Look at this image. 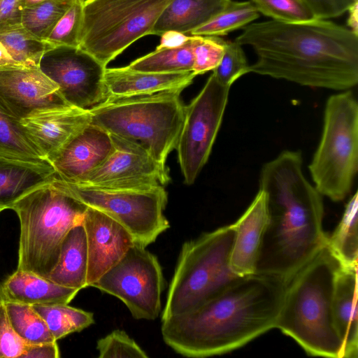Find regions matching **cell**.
I'll return each instance as SVG.
<instances>
[{
    "label": "cell",
    "instance_id": "6da1fadb",
    "mask_svg": "<svg viewBox=\"0 0 358 358\" xmlns=\"http://www.w3.org/2000/svg\"><path fill=\"white\" fill-rule=\"evenodd\" d=\"M243 28L235 41L257 56L250 72L334 90L358 83V35L348 28L320 19L271 20Z\"/></svg>",
    "mask_w": 358,
    "mask_h": 358
},
{
    "label": "cell",
    "instance_id": "7a4b0ae2",
    "mask_svg": "<svg viewBox=\"0 0 358 358\" xmlns=\"http://www.w3.org/2000/svg\"><path fill=\"white\" fill-rule=\"evenodd\" d=\"M287 283L261 273L241 277L195 309L162 321L164 341L189 357L239 348L275 327Z\"/></svg>",
    "mask_w": 358,
    "mask_h": 358
},
{
    "label": "cell",
    "instance_id": "3957f363",
    "mask_svg": "<svg viewBox=\"0 0 358 358\" xmlns=\"http://www.w3.org/2000/svg\"><path fill=\"white\" fill-rule=\"evenodd\" d=\"M302 165L301 152L287 150L261 169L268 220L255 273L288 282L327 243L322 195L306 178Z\"/></svg>",
    "mask_w": 358,
    "mask_h": 358
},
{
    "label": "cell",
    "instance_id": "277c9868",
    "mask_svg": "<svg viewBox=\"0 0 358 358\" xmlns=\"http://www.w3.org/2000/svg\"><path fill=\"white\" fill-rule=\"evenodd\" d=\"M341 262L326 243L287 282L275 327L312 356L341 358L333 317Z\"/></svg>",
    "mask_w": 358,
    "mask_h": 358
},
{
    "label": "cell",
    "instance_id": "5b68a950",
    "mask_svg": "<svg viewBox=\"0 0 358 358\" xmlns=\"http://www.w3.org/2000/svg\"><path fill=\"white\" fill-rule=\"evenodd\" d=\"M181 90L132 96H108L90 108L91 124L142 146L166 164L176 149L185 118Z\"/></svg>",
    "mask_w": 358,
    "mask_h": 358
},
{
    "label": "cell",
    "instance_id": "8992f818",
    "mask_svg": "<svg viewBox=\"0 0 358 358\" xmlns=\"http://www.w3.org/2000/svg\"><path fill=\"white\" fill-rule=\"evenodd\" d=\"M87 206L54 181L31 191L10 209L18 216V270L47 278L55 266L69 231L82 222Z\"/></svg>",
    "mask_w": 358,
    "mask_h": 358
},
{
    "label": "cell",
    "instance_id": "52a82bcc",
    "mask_svg": "<svg viewBox=\"0 0 358 358\" xmlns=\"http://www.w3.org/2000/svg\"><path fill=\"white\" fill-rule=\"evenodd\" d=\"M234 236L232 224L183 243L162 321L195 309L241 278L230 266Z\"/></svg>",
    "mask_w": 358,
    "mask_h": 358
},
{
    "label": "cell",
    "instance_id": "ba28073f",
    "mask_svg": "<svg viewBox=\"0 0 358 358\" xmlns=\"http://www.w3.org/2000/svg\"><path fill=\"white\" fill-rule=\"evenodd\" d=\"M323 122L308 169L320 194L341 201L351 192L358 171V103L350 90L328 98Z\"/></svg>",
    "mask_w": 358,
    "mask_h": 358
},
{
    "label": "cell",
    "instance_id": "9c48e42d",
    "mask_svg": "<svg viewBox=\"0 0 358 358\" xmlns=\"http://www.w3.org/2000/svg\"><path fill=\"white\" fill-rule=\"evenodd\" d=\"M171 0H85L79 48L103 66L151 35Z\"/></svg>",
    "mask_w": 358,
    "mask_h": 358
},
{
    "label": "cell",
    "instance_id": "30bf717a",
    "mask_svg": "<svg viewBox=\"0 0 358 358\" xmlns=\"http://www.w3.org/2000/svg\"><path fill=\"white\" fill-rule=\"evenodd\" d=\"M55 183L85 206L108 215L143 247L154 243L170 224L164 214L168 195L164 187L151 190L104 189L65 182Z\"/></svg>",
    "mask_w": 358,
    "mask_h": 358
},
{
    "label": "cell",
    "instance_id": "8fae6325",
    "mask_svg": "<svg viewBox=\"0 0 358 358\" xmlns=\"http://www.w3.org/2000/svg\"><path fill=\"white\" fill-rule=\"evenodd\" d=\"M164 278L157 257L133 245L123 257L91 287L113 295L136 320H155L161 310Z\"/></svg>",
    "mask_w": 358,
    "mask_h": 358
},
{
    "label": "cell",
    "instance_id": "7c38bea8",
    "mask_svg": "<svg viewBox=\"0 0 358 358\" xmlns=\"http://www.w3.org/2000/svg\"><path fill=\"white\" fill-rule=\"evenodd\" d=\"M230 87L212 73L199 94L185 106V118L176 149L185 183L194 182L206 164L220 129Z\"/></svg>",
    "mask_w": 358,
    "mask_h": 358
},
{
    "label": "cell",
    "instance_id": "4fadbf2b",
    "mask_svg": "<svg viewBox=\"0 0 358 358\" xmlns=\"http://www.w3.org/2000/svg\"><path fill=\"white\" fill-rule=\"evenodd\" d=\"M38 67L71 106L90 110L108 96L103 81L106 67L80 48L52 47L43 53Z\"/></svg>",
    "mask_w": 358,
    "mask_h": 358
},
{
    "label": "cell",
    "instance_id": "5bb4252c",
    "mask_svg": "<svg viewBox=\"0 0 358 358\" xmlns=\"http://www.w3.org/2000/svg\"><path fill=\"white\" fill-rule=\"evenodd\" d=\"M115 150L96 169L73 184L104 189L151 190L170 181L166 164L139 144L110 135Z\"/></svg>",
    "mask_w": 358,
    "mask_h": 358
},
{
    "label": "cell",
    "instance_id": "9a60e30c",
    "mask_svg": "<svg viewBox=\"0 0 358 358\" xmlns=\"http://www.w3.org/2000/svg\"><path fill=\"white\" fill-rule=\"evenodd\" d=\"M0 101L20 120L70 106L38 66L24 65L0 66Z\"/></svg>",
    "mask_w": 358,
    "mask_h": 358
},
{
    "label": "cell",
    "instance_id": "2e32d148",
    "mask_svg": "<svg viewBox=\"0 0 358 358\" xmlns=\"http://www.w3.org/2000/svg\"><path fill=\"white\" fill-rule=\"evenodd\" d=\"M87 245V287L115 265L135 244L129 232L108 215L87 207L82 220Z\"/></svg>",
    "mask_w": 358,
    "mask_h": 358
},
{
    "label": "cell",
    "instance_id": "e0dca14e",
    "mask_svg": "<svg viewBox=\"0 0 358 358\" xmlns=\"http://www.w3.org/2000/svg\"><path fill=\"white\" fill-rule=\"evenodd\" d=\"M114 150L110 134L90 124L46 159L59 179L75 183L101 165Z\"/></svg>",
    "mask_w": 358,
    "mask_h": 358
},
{
    "label": "cell",
    "instance_id": "ac0fdd59",
    "mask_svg": "<svg viewBox=\"0 0 358 358\" xmlns=\"http://www.w3.org/2000/svg\"><path fill=\"white\" fill-rule=\"evenodd\" d=\"M20 121L46 159L90 124L92 116L89 110L70 106L40 113Z\"/></svg>",
    "mask_w": 358,
    "mask_h": 358
},
{
    "label": "cell",
    "instance_id": "d6986e66",
    "mask_svg": "<svg viewBox=\"0 0 358 358\" xmlns=\"http://www.w3.org/2000/svg\"><path fill=\"white\" fill-rule=\"evenodd\" d=\"M267 220L266 195L259 189L248 209L234 223L235 236L230 266L237 275L243 277L255 273Z\"/></svg>",
    "mask_w": 358,
    "mask_h": 358
},
{
    "label": "cell",
    "instance_id": "ffe728a7",
    "mask_svg": "<svg viewBox=\"0 0 358 358\" xmlns=\"http://www.w3.org/2000/svg\"><path fill=\"white\" fill-rule=\"evenodd\" d=\"M195 77L193 71L159 73L141 72L124 66L106 68L103 81L108 96L122 97L183 90Z\"/></svg>",
    "mask_w": 358,
    "mask_h": 358
},
{
    "label": "cell",
    "instance_id": "44dd1931",
    "mask_svg": "<svg viewBox=\"0 0 358 358\" xmlns=\"http://www.w3.org/2000/svg\"><path fill=\"white\" fill-rule=\"evenodd\" d=\"M57 173L47 159L26 160L0 156V208L13 205L35 189L54 181Z\"/></svg>",
    "mask_w": 358,
    "mask_h": 358
},
{
    "label": "cell",
    "instance_id": "7402d4cb",
    "mask_svg": "<svg viewBox=\"0 0 358 358\" xmlns=\"http://www.w3.org/2000/svg\"><path fill=\"white\" fill-rule=\"evenodd\" d=\"M332 310L334 324L343 343L341 358H357V267L340 268L335 282Z\"/></svg>",
    "mask_w": 358,
    "mask_h": 358
},
{
    "label": "cell",
    "instance_id": "603a6c76",
    "mask_svg": "<svg viewBox=\"0 0 358 358\" xmlns=\"http://www.w3.org/2000/svg\"><path fill=\"white\" fill-rule=\"evenodd\" d=\"M1 287L4 301L29 305L69 304L80 291L18 269L8 277Z\"/></svg>",
    "mask_w": 358,
    "mask_h": 358
},
{
    "label": "cell",
    "instance_id": "cb8c5ba5",
    "mask_svg": "<svg viewBox=\"0 0 358 358\" xmlns=\"http://www.w3.org/2000/svg\"><path fill=\"white\" fill-rule=\"evenodd\" d=\"M231 0H171L156 21L151 35L166 31L190 34L224 10Z\"/></svg>",
    "mask_w": 358,
    "mask_h": 358
},
{
    "label": "cell",
    "instance_id": "d4e9b609",
    "mask_svg": "<svg viewBox=\"0 0 358 358\" xmlns=\"http://www.w3.org/2000/svg\"><path fill=\"white\" fill-rule=\"evenodd\" d=\"M87 238L80 222L73 227L64 238L58 261L47 279L80 290L87 287Z\"/></svg>",
    "mask_w": 358,
    "mask_h": 358
},
{
    "label": "cell",
    "instance_id": "484cf974",
    "mask_svg": "<svg viewBox=\"0 0 358 358\" xmlns=\"http://www.w3.org/2000/svg\"><path fill=\"white\" fill-rule=\"evenodd\" d=\"M357 210L358 193L356 191L346 204L336 229L327 237V245L345 267H357Z\"/></svg>",
    "mask_w": 358,
    "mask_h": 358
},
{
    "label": "cell",
    "instance_id": "4316f807",
    "mask_svg": "<svg viewBox=\"0 0 358 358\" xmlns=\"http://www.w3.org/2000/svg\"><path fill=\"white\" fill-rule=\"evenodd\" d=\"M194 36L182 46L173 48H156L127 66L134 71L169 73L192 71L194 66Z\"/></svg>",
    "mask_w": 358,
    "mask_h": 358
},
{
    "label": "cell",
    "instance_id": "83f0119b",
    "mask_svg": "<svg viewBox=\"0 0 358 358\" xmlns=\"http://www.w3.org/2000/svg\"><path fill=\"white\" fill-rule=\"evenodd\" d=\"M0 42L19 65L38 66L43 53L52 48L28 31L21 22L0 24Z\"/></svg>",
    "mask_w": 358,
    "mask_h": 358
},
{
    "label": "cell",
    "instance_id": "f1b7e54d",
    "mask_svg": "<svg viewBox=\"0 0 358 358\" xmlns=\"http://www.w3.org/2000/svg\"><path fill=\"white\" fill-rule=\"evenodd\" d=\"M0 156L26 160L45 159L29 138L21 121L1 101Z\"/></svg>",
    "mask_w": 358,
    "mask_h": 358
},
{
    "label": "cell",
    "instance_id": "f546056e",
    "mask_svg": "<svg viewBox=\"0 0 358 358\" xmlns=\"http://www.w3.org/2000/svg\"><path fill=\"white\" fill-rule=\"evenodd\" d=\"M34 309L46 322L57 341L67 335L78 332L94 322V314L69 304H36Z\"/></svg>",
    "mask_w": 358,
    "mask_h": 358
},
{
    "label": "cell",
    "instance_id": "4dcf8cb0",
    "mask_svg": "<svg viewBox=\"0 0 358 358\" xmlns=\"http://www.w3.org/2000/svg\"><path fill=\"white\" fill-rule=\"evenodd\" d=\"M259 16V12L251 1H231L227 7L206 24L193 30L190 34L222 36L243 28Z\"/></svg>",
    "mask_w": 358,
    "mask_h": 358
},
{
    "label": "cell",
    "instance_id": "1f68e13d",
    "mask_svg": "<svg viewBox=\"0 0 358 358\" xmlns=\"http://www.w3.org/2000/svg\"><path fill=\"white\" fill-rule=\"evenodd\" d=\"M76 0H43L24 7L22 25L31 34L45 41L52 29Z\"/></svg>",
    "mask_w": 358,
    "mask_h": 358
},
{
    "label": "cell",
    "instance_id": "d6a6232c",
    "mask_svg": "<svg viewBox=\"0 0 358 358\" xmlns=\"http://www.w3.org/2000/svg\"><path fill=\"white\" fill-rule=\"evenodd\" d=\"M10 322L27 344L55 341L43 317L31 305L4 301Z\"/></svg>",
    "mask_w": 358,
    "mask_h": 358
},
{
    "label": "cell",
    "instance_id": "836d02e7",
    "mask_svg": "<svg viewBox=\"0 0 358 358\" xmlns=\"http://www.w3.org/2000/svg\"><path fill=\"white\" fill-rule=\"evenodd\" d=\"M84 1L76 0L58 21L45 41L51 47L79 48Z\"/></svg>",
    "mask_w": 358,
    "mask_h": 358
},
{
    "label": "cell",
    "instance_id": "e575fe53",
    "mask_svg": "<svg viewBox=\"0 0 358 358\" xmlns=\"http://www.w3.org/2000/svg\"><path fill=\"white\" fill-rule=\"evenodd\" d=\"M258 11L273 20L301 22L316 19L301 0H250Z\"/></svg>",
    "mask_w": 358,
    "mask_h": 358
},
{
    "label": "cell",
    "instance_id": "d590c367",
    "mask_svg": "<svg viewBox=\"0 0 358 358\" xmlns=\"http://www.w3.org/2000/svg\"><path fill=\"white\" fill-rule=\"evenodd\" d=\"M249 66L242 45L225 41L224 55L213 73L220 83L231 87L237 79L250 73Z\"/></svg>",
    "mask_w": 358,
    "mask_h": 358
},
{
    "label": "cell",
    "instance_id": "8d00e7d4",
    "mask_svg": "<svg viewBox=\"0 0 358 358\" xmlns=\"http://www.w3.org/2000/svg\"><path fill=\"white\" fill-rule=\"evenodd\" d=\"M194 36V66L196 76L213 71L220 64L224 52L225 41L217 36Z\"/></svg>",
    "mask_w": 358,
    "mask_h": 358
},
{
    "label": "cell",
    "instance_id": "74e56055",
    "mask_svg": "<svg viewBox=\"0 0 358 358\" xmlns=\"http://www.w3.org/2000/svg\"><path fill=\"white\" fill-rule=\"evenodd\" d=\"M99 358H148V354L125 331L116 329L99 339Z\"/></svg>",
    "mask_w": 358,
    "mask_h": 358
},
{
    "label": "cell",
    "instance_id": "f35d334b",
    "mask_svg": "<svg viewBox=\"0 0 358 358\" xmlns=\"http://www.w3.org/2000/svg\"><path fill=\"white\" fill-rule=\"evenodd\" d=\"M26 345L13 328L3 301L0 306V358H20Z\"/></svg>",
    "mask_w": 358,
    "mask_h": 358
},
{
    "label": "cell",
    "instance_id": "ab89813d",
    "mask_svg": "<svg viewBox=\"0 0 358 358\" xmlns=\"http://www.w3.org/2000/svg\"><path fill=\"white\" fill-rule=\"evenodd\" d=\"M313 12L316 19L328 20L337 17L358 0H301Z\"/></svg>",
    "mask_w": 358,
    "mask_h": 358
},
{
    "label": "cell",
    "instance_id": "60d3db41",
    "mask_svg": "<svg viewBox=\"0 0 358 358\" xmlns=\"http://www.w3.org/2000/svg\"><path fill=\"white\" fill-rule=\"evenodd\" d=\"M59 350L57 341L27 344L20 358H59Z\"/></svg>",
    "mask_w": 358,
    "mask_h": 358
},
{
    "label": "cell",
    "instance_id": "b9f144b4",
    "mask_svg": "<svg viewBox=\"0 0 358 358\" xmlns=\"http://www.w3.org/2000/svg\"><path fill=\"white\" fill-rule=\"evenodd\" d=\"M26 0H0V24L21 22V15Z\"/></svg>",
    "mask_w": 358,
    "mask_h": 358
},
{
    "label": "cell",
    "instance_id": "7bdbcfd3",
    "mask_svg": "<svg viewBox=\"0 0 358 358\" xmlns=\"http://www.w3.org/2000/svg\"><path fill=\"white\" fill-rule=\"evenodd\" d=\"M160 43L156 48H173L183 45L189 36L176 31H166L161 36Z\"/></svg>",
    "mask_w": 358,
    "mask_h": 358
},
{
    "label": "cell",
    "instance_id": "ee69618b",
    "mask_svg": "<svg viewBox=\"0 0 358 358\" xmlns=\"http://www.w3.org/2000/svg\"><path fill=\"white\" fill-rule=\"evenodd\" d=\"M348 11L349 15L347 20L348 29L358 35V2L354 3Z\"/></svg>",
    "mask_w": 358,
    "mask_h": 358
},
{
    "label": "cell",
    "instance_id": "f6af8a7d",
    "mask_svg": "<svg viewBox=\"0 0 358 358\" xmlns=\"http://www.w3.org/2000/svg\"><path fill=\"white\" fill-rule=\"evenodd\" d=\"M17 64L9 55L7 50L0 42V66Z\"/></svg>",
    "mask_w": 358,
    "mask_h": 358
},
{
    "label": "cell",
    "instance_id": "bcb514c9",
    "mask_svg": "<svg viewBox=\"0 0 358 358\" xmlns=\"http://www.w3.org/2000/svg\"><path fill=\"white\" fill-rule=\"evenodd\" d=\"M42 1H43V0H26V3H27L26 6L34 4V3H38Z\"/></svg>",
    "mask_w": 358,
    "mask_h": 358
},
{
    "label": "cell",
    "instance_id": "7dc6e473",
    "mask_svg": "<svg viewBox=\"0 0 358 358\" xmlns=\"http://www.w3.org/2000/svg\"><path fill=\"white\" fill-rule=\"evenodd\" d=\"M3 301H4V298H3V295L2 293L1 287V284H0V306L2 303H3Z\"/></svg>",
    "mask_w": 358,
    "mask_h": 358
},
{
    "label": "cell",
    "instance_id": "c3c4849f",
    "mask_svg": "<svg viewBox=\"0 0 358 358\" xmlns=\"http://www.w3.org/2000/svg\"><path fill=\"white\" fill-rule=\"evenodd\" d=\"M3 210L1 208H0V212L2 211Z\"/></svg>",
    "mask_w": 358,
    "mask_h": 358
}]
</instances>
